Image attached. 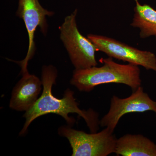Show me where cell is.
<instances>
[{
  "label": "cell",
  "instance_id": "obj_1",
  "mask_svg": "<svg viewBox=\"0 0 156 156\" xmlns=\"http://www.w3.org/2000/svg\"><path fill=\"white\" fill-rule=\"evenodd\" d=\"M57 75V70L53 66H44L42 68L43 92L35 103L23 115L25 122L19 135L25 134L31 123L37 118L52 113L61 116L71 127L75 124L76 120L69 114H77L85 120L91 133L97 132L100 126L99 114L92 109L86 110L80 108L73 91L66 89L62 98H56L52 94V87L56 83Z\"/></svg>",
  "mask_w": 156,
  "mask_h": 156
},
{
  "label": "cell",
  "instance_id": "obj_2",
  "mask_svg": "<svg viewBox=\"0 0 156 156\" xmlns=\"http://www.w3.org/2000/svg\"><path fill=\"white\" fill-rule=\"evenodd\" d=\"M103 66L85 69H75L70 83L81 92H90L99 85L122 84L135 91L141 87L140 71L138 66L121 64L112 58H102Z\"/></svg>",
  "mask_w": 156,
  "mask_h": 156
},
{
  "label": "cell",
  "instance_id": "obj_3",
  "mask_svg": "<svg viewBox=\"0 0 156 156\" xmlns=\"http://www.w3.org/2000/svg\"><path fill=\"white\" fill-rule=\"evenodd\" d=\"M108 128L98 133L88 134L70 126L58 128V134L67 138L72 149V156H107L115 153L117 140Z\"/></svg>",
  "mask_w": 156,
  "mask_h": 156
},
{
  "label": "cell",
  "instance_id": "obj_4",
  "mask_svg": "<svg viewBox=\"0 0 156 156\" xmlns=\"http://www.w3.org/2000/svg\"><path fill=\"white\" fill-rule=\"evenodd\" d=\"M77 9L65 17L59 27L60 40L67 50L71 61L76 69L97 66L95 45L81 34L77 25Z\"/></svg>",
  "mask_w": 156,
  "mask_h": 156
},
{
  "label": "cell",
  "instance_id": "obj_5",
  "mask_svg": "<svg viewBox=\"0 0 156 156\" xmlns=\"http://www.w3.org/2000/svg\"><path fill=\"white\" fill-rule=\"evenodd\" d=\"M87 37L95 45L96 50L103 52L109 57L156 72V56L153 53L139 50L104 36L89 34Z\"/></svg>",
  "mask_w": 156,
  "mask_h": 156
},
{
  "label": "cell",
  "instance_id": "obj_6",
  "mask_svg": "<svg viewBox=\"0 0 156 156\" xmlns=\"http://www.w3.org/2000/svg\"><path fill=\"white\" fill-rule=\"evenodd\" d=\"M54 14L53 11L44 9L39 0H18L16 15L23 20L29 37L28 51L25 58L21 61H16L21 68L22 74L28 72V62L33 57L35 52L34 34L37 27H40L41 32L46 36L48 30L46 17Z\"/></svg>",
  "mask_w": 156,
  "mask_h": 156
},
{
  "label": "cell",
  "instance_id": "obj_7",
  "mask_svg": "<svg viewBox=\"0 0 156 156\" xmlns=\"http://www.w3.org/2000/svg\"><path fill=\"white\" fill-rule=\"evenodd\" d=\"M152 111L156 113V101L144 92L140 87L129 97L122 98L113 95L111 99L110 108L106 115L100 120V126L108 128L114 131L122 117L131 113H143Z\"/></svg>",
  "mask_w": 156,
  "mask_h": 156
},
{
  "label": "cell",
  "instance_id": "obj_8",
  "mask_svg": "<svg viewBox=\"0 0 156 156\" xmlns=\"http://www.w3.org/2000/svg\"><path fill=\"white\" fill-rule=\"evenodd\" d=\"M22 77L12 91L9 107L17 111H27L38 99L43 86L42 80L28 72Z\"/></svg>",
  "mask_w": 156,
  "mask_h": 156
},
{
  "label": "cell",
  "instance_id": "obj_9",
  "mask_svg": "<svg viewBox=\"0 0 156 156\" xmlns=\"http://www.w3.org/2000/svg\"><path fill=\"white\" fill-rule=\"evenodd\" d=\"M115 154L122 156H156V144L142 134H126L117 139Z\"/></svg>",
  "mask_w": 156,
  "mask_h": 156
},
{
  "label": "cell",
  "instance_id": "obj_10",
  "mask_svg": "<svg viewBox=\"0 0 156 156\" xmlns=\"http://www.w3.org/2000/svg\"><path fill=\"white\" fill-rule=\"evenodd\" d=\"M134 17L131 26L139 29L140 38L154 36L156 40V10L149 5H141L135 0Z\"/></svg>",
  "mask_w": 156,
  "mask_h": 156
}]
</instances>
